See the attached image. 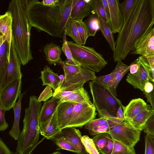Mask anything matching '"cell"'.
Returning a JSON list of instances; mask_svg holds the SVG:
<instances>
[{"mask_svg":"<svg viewBox=\"0 0 154 154\" xmlns=\"http://www.w3.org/2000/svg\"><path fill=\"white\" fill-rule=\"evenodd\" d=\"M67 42L73 59L80 66L98 72L108 64L103 55L94 48L79 45L72 41Z\"/></svg>","mask_w":154,"mask_h":154,"instance_id":"cell-6","label":"cell"},{"mask_svg":"<svg viewBox=\"0 0 154 154\" xmlns=\"http://www.w3.org/2000/svg\"><path fill=\"white\" fill-rule=\"evenodd\" d=\"M53 94L51 87L48 85L47 86L40 94L38 100L40 102L42 101L45 102L51 97H53Z\"/></svg>","mask_w":154,"mask_h":154,"instance_id":"cell-46","label":"cell"},{"mask_svg":"<svg viewBox=\"0 0 154 154\" xmlns=\"http://www.w3.org/2000/svg\"><path fill=\"white\" fill-rule=\"evenodd\" d=\"M91 0H78L73 6L70 18L75 21L82 20L91 13Z\"/></svg>","mask_w":154,"mask_h":154,"instance_id":"cell-19","label":"cell"},{"mask_svg":"<svg viewBox=\"0 0 154 154\" xmlns=\"http://www.w3.org/2000/svg\"><path fill=\"white\" fill-rule=\"evenodd\" d=\"M116 67L113 70L116 73L115 79L112 85L109 90L117 97L116 88L125 75L129 70V66L123 63L122 61L117 62Z\"/></svg>","mask_w":154,"mask_h":154,"instance_id":"cell-27","label":"cell"},{"mask_svg":"<svg viewBox=\"0 0 154 154\" xmlns=\"http://www.w3.org/2000/svg\"><path fill=\"white\" fill-rule=\"evenodd\" d=\"M85 83L77 84L69 86L56 93H53V97L61 100L70 96L73 93L83 88Z\"/></svg>","mask_w":154,"mask_h":154,"instance_id":"cell-31","label":"cell"},{"mask_svg":"<svg viewBox=\"0 0 154 154\" xmlns=\"http://www.w3.org/2000/svg\"><path fill=\"white\" fill-rule=\"evenodd\" d=\"M129 66L130 73L131 74L136 73L138 71L139 68L138 58L134 60Z\"/></svg>","mask_w":154,"mask_h":154,"instance_id":"cell-52","label":"cell"},{"mask_svg":"<svg viewBox=\"0 0 154 154\" xmlns=\"http://www.w3.org/2000/svg\"><path fill=\"white\" fill-rule=\"evenodd\" d=\"M102 1L106 14L109 25L110 21V13L108 3L107 0H102Z\"/></svg>","mask_w":154,"mask_h":154,"instance_id":"cell-54","label":"cell"},{"mask_svg":"<svg viewBox=\"0 0 154 154\" xmlns=\"http://www.w3.org/2000/svg\"><path fill=\"white\" fill-rule=\"evenodd\" d=\"M61 131L59 128L57 110L48 120L39 125L40 134L47 139L52 140Z\"/></svg>","mask_w":154,"mask_h":154,"instance_id":"cell-16","label":"cell"},{"mask_svg":"<svg viewBox=\"0 0 154 154\" xmlns=\"http://www.w3.org/2000/svg\"><path fill=\"white\" fill-rule=\"evenodd\" d=\"M61 101L55 97L45 102L42 106L39 116V124H41L48 120L56 111Z\"/></svg>","mask_w":154,"mask_h":154,"instance_id":"cell-22","label":"cell"},{"mask_svg":"<svg viewBox=\"0 0 154 154\" xmlns=\"http://www.w3.org/2000/svg\"><path fill=\"white\" fill-rule=\"evenodd\" d=\"M14 154H19L17 152H14ZM29 154H33V153H32V152H31Z\"/></svg>","mask_w":154,"mask_h":154,"instance_id":"cell-59","label":"cell"},{"mask_svg":"<svg viewBox=\"0 0 154 154\" xmlns=\"http://www.w3.org/2000/svg\"><path fill=\"white\" fill-rule=\"evenodd\" d=\"M110 136L108 133H103L93 137L92 139L98 151H99L107 144L108 137Z\"/></svg>","mask_w":154,"mask_h":154,"instance_id":"cell-37","label":"cell"},{"mask_svg":"<svg viewBox=\"0 0 154 154\" xmlns=\"http://www.w3.org/2000/svg\"><path fill=\"white\" fill-rule=\"evenodd\" d=\"M131 54H139L146 57L154 56V28L152 29L138 42Z\"/></svg>","mask_w":154,"mask_h":154,"instance_id":"cell-14","label":"cell"},{"mask_svg":"<svg viewBox=\"0 0 154 154\" xmlns=\"http://www.w3.org/2000/svg\"><path fill=\"white\" fill-rule=\"evenodd\" d=\"M92 14H96L102 19L104 22L109 26V22L102 0H91Z\"/></svg>","mask_w":154,"mask_h":154,"instance_id":"cell-34","label":"cell"},{"mask_svg":"<svg viewBox=\"0 0 154 154\" xmlns=\"http://www.w3.org/2000/svg\"><path fill=\"white\" fill-rule=\"evenodd\" d=\"M0 154H14L1 138L0 139Z\"/></svg>","mask_w":154,"mask_h":154,"instance_id":"cell-49","label":"cell"},{"mask_svg":"<svg viewBox=\"0 0 154 154\" xmlns=\"http://www.w3.org/2000/svg\"><path fill=\"white\" fill-rule=\"evenodd\" d=\"M74 106V103L69 101H61L58 105L57 109V117L60 129L66 127L72 112Z\"/></svg>","mask_w":154,"mask_h":154,"instance_id":"cell-18","label":"cell"},{"mask_svg":"<svg viewBox=\"0 0 154 154\" xmlns=\"http://www.w3.org/2000/svg\"><path fill=\"white\" fill-rule=\"evenodd\" d=\"M143 130L146 134L154 137V113L147 121Z\"/></svg>","mask_w":154,"mask_h":154,"instance_id":"cell-45","label":"cell"},{"mask_svg":"<svg viewBox=\"0 0 154 154\" xmlns=\"http://www.w3.org/2000/svg\"><path fill=\"white\" fill-rule=\"evenodd\" d=\"M11 47L6 39L0 35V79L2 77L9 61Z\"/></svg>","mask_w":154,"mask_h":154,"instance_id":"cell-23","label":"cell"},{"mask_svg":"<svg viewBox=\"0 0 154 154\" xmlns=\"http://www.w3.org/2000/svg\"><path fill=\"white\" fill-rule=\"evenodd\" d=\"M75 22L83 45H84L89 37L86 26L82 20L76 21Z\"/></svg>","mask_w":154,"mask_h":154,"instance_id":"cell-41","label":"cell"},{"mask_svg":"<svg viewBox=\"0 0 154 154\" xmlns=\"http://www.w3.org/2000/svg\"><path fill=\"white\" fill-rule=\"evenodd\" d=\"M61 102L69 101L79 103H87L94 105L90 100L87 91L83 88L69 97L60 100Z\"/></svg>","mask_w":154,"mask_h":154,"instance_id":"cell-28","label":"cell"},{"mask_svg":"<svg viewBox=\"0 0 154 154\" xmlns=\"http://www.w3.org/2000/svg\"><path fill=\"white\" fill-rule=\"evenodd\" d=\"M60 1L58 0H44L42 2L43 4L45 6L54 7L58 5Z\"/></svg>","mask_w":154,"mask_h":154,"instance_id":"cell-53","label":"cell"},{"mask_svg":"<svg viewBox=\"0 0 154 154\" xmlns=\"http://www.w3.org/2000/svg\"><path fill=\"white\" fill-rule=\"evenodd\" d=\"M94 105L74 103L72 112L66 127H82L95 118L97 114Z\"/></svg>","mask_w":154,"mask_h":154,"instance_id":"cell-9","label":"cell"},{"mask_svg":"<svg viewBox=\"0 0 154 154\" xmlns=\"http://www.w3.org/2000/svg\"><path fill=\"white\" fill-rule=\"evenodd\" d=\"M93 104L100 118L116 119L117 110L124 106L106 87L95 80L89 83Z\"/></svg>","mask_w":154,"mask_h":154,"instance_id":"cell-5","label":"cell"},{"mask_svg":"<svg viewBox=\"0 0 154 154\" xmlns=\"http://www.w3.org/2000/svg\"><path fill=\"white\" fill-rule=\"evenodd\" d=\"M82 136L79 130L74 127H66L52 139L65 140L73 145L77 150L78 154H88L81 140Z\"/></svg>","mask_w":154,"mask_h":154,"instance_id":"cell-13","label":"cell"},{"mask_svg":"<svg viewBox=\"0 0 154 154\" xmlns=\"http://www.w3.org/2000/svg\"><path fill=\"white\" fill-rule=\"evenodd\" d=\"M61 65L64 71V78L60 85L54 93L72 85L95 80L97 78L94 72L80 65L70 64L66 60L63 61Z\"/></svg>","mask_w":154,"mask_h":154,"instance_id":"cell-7","label":"cell"},{"mask_svg":"<svg viewBox=\"0 0 154 154\" xmlns=\"http://www.w3.org/2000/svg\"><path fill=\"white\" fill-rule=\"evenodd\" d=\"M21 79H17L8 85L0 92V106L6 111L15 106L21 93Z\"/></svg>","mask_w":154,"mask_h":154,"instance_id":"cell-12","label":"cell"},{"mask_svg":"<svg viewBox=\"0 0 154 154\" xmlns=\"http://www.w3.org/2000/svg\"><path fill=\"white\" fill-rule=\"evenodd\" d=\"M116 117L119 119H124L123 112L122 108L121 106L119 107L117 110Z\"/></svg>","mask_w":154,"mask_h":154,"instance_id":"cell-56","label":"cell"},{"mask_svg":"<svg viewBox=\"0 0 154 154\" xmlns=\"http://www.w3.org/2000/svg\"><path fill=\"white\" fill-rule=\"evenodd\" d=\"M42 106L37 97H30L29 106L25 110L23 129L17 140L16 152L19 154L32 152L38 143L39 118Z\"/></svg>","mask_w":154,"mask_h":154,"instance_id":"cell-4","label":"cell"},{"mask_svg":"<svg viewBox=\"0 0 154 154\" xmlns=\"http://www.w3.org/2000/svg\"><path fill=\"white\" fill-rule=\"evenodd\" d=\"M147 107L146 103L141 98L132 100L127 105L122 108L124 121L128 122L131 120Z\"/></svg>","mask_w":154,"mask_h":154,"instance_id":"cell-17","label":"cell"},{"mask_svg":"<svg viewBox=\"0 0 154 154\" xmlns=\"http://www.w3.org/2000/svg\"><path fill=\"white\" fill-rule=\"evenodd\" d=\"M154 88L153 83L149 81L146 82L144 88V92L147 93H149L152 92Z\"/></svg>","mask_w":154,"mask_h":154,"instance_id":"cell-55","label":"cell"},{"mask_svg":"<svg viewBox=\"0 0 154 154\" xmlns=\"http://www.w3.org/2000/svg\"><path fill=\"white\" fill-rule=\"evenodd\" d=\"M115 76V72L113 70L109 74L100 76L97 77L95 80L103 85L109 89L114 82Z\"/></svg>","mask_w":154,"mask_h":154,"instance_id":"cell-40","label":"cell"},{"mask_svg":"<svg viewBox=\"0 0 154 154\" xmlns=\"http://www.w3.org/2000/svg\"><path fill=\"white\" fill-rule=\"evenodd\" d=\"M117 125L116 124H105L97 126L89 130V132L91 135L94 136L103 133L109 134L111 129Z\"/></svg>","mask_w":154,"mask_h":154,"instance_id":"cell-42","label":"cell"},{"mask_svg":"<svg viewBox=\"0 0 154 154\" xmlns=\"http://www.w3.org/2000/svg\"><path fill=\"white\" fill-rule=\"evenodd\" d=\"M88 31L89 36H94L100 29V25L97 15L91 14L84 21Z\"/></svg>","mask_w":154,"mask_h":154,"instance_id":"cell-30","label":"cell"},{"mask_svg":"<svg viewBox=\"0 0 154 154\" xmlns=\"http://www.w3.org/2000/svg\"><path fill=\"white\" fill-rule=\"evenodd\" d=\"M64 78V75H59V85L58 87L62 83L63 79Z\"/></svg>","mask_w":154,"mask_h":154,"instance_id":"cell-57","label":"cell"},{"mask_svg":"<svg viewBox=\"0 0 154 154\" xmlns=\"http://www.w3.org/2000/svg\"><path fill=\"white\" fill-rule=\"evenodd\" d=\"M110 13L109 27L112 33H119L124 23L123 18L119 8V0H107Z\"/></svg>","mask_w":154,"mask_h":154,"instance_id":"cell-15","label":"cell"},{"mask_svg":"<svg viewBox=\"0 0 154 154\" xmlns=\"http://www.w3.org/2000/svg\"><path fill=\"white\" fill-rule=\"evenodd\" d=\"M78 0H62L57 6L44 5L38 0H25L26 13L30 24L38 32L63 38L70 20L72 8Z\"/></svg>","mask_w":154,"mask_h":154,"instance_id":"cell-2","label":"cell"},{"mask_svg":"<svg viewBox=\"0 0 154 154\" xmlns=\"http://www.w3.org/2000/svg\"><path fill=\"white\" fill-rule=\"evenodd\" d=\"M25 0H12L8 10L12 14L13 43L22 64L25 65L33 59L30 48V37L32 27L26 13Z\"/></svg>","mask_w":154,"mask_h":154,"instance_id":"cell-3","label":"cell"},{"mask_svg":"<svg viewBox=\"0 0 154 154\" xmlns=\"http://www.w3.org/2000/svg\"><path fill=\"white\" fill-rule=\"evenodd\" d=\"M143 94L147 99V102L150 103L152 109L154 111V88L151 92L148 93L144 92Z\"/></svg>","mask_w":154,"mask_h":154,"instance_id":"cell-50","label":"cell"},{"mask_svg":"<svg viewBox=\"0 0 154 154\" xmlns=\"http://www.w3.org/2000/svg\"><path fill=\"white\" fill-rule=\"evenodd\" d=\"M144 154H154V137L146 134L145 136Z\"/></svg>","mask_w":154,"mask_h":154,"instance_id":"cell-43","label":"cell"},{"mask_svg":"<svg viewBox=\"0 0 154 154\" xmlns=\"http://www.w3.org/2000/svg\"><path fill=\"white\" fill-rule=\"evenodd\" d=\"M154 25V0H136L118 33L113 58L115 62L124 60L133 51L138 42Z\"/></svg>","mask_w":154,"mask_h":154,"instance_id":"cell-1","label":"cell"},{"mask_svg":"<svg viewBox=\"0 0 154 154\" xmlns=\"http://www.w3.org/2000/svg\"><path fill=\"white\" fill-rule=\"evenodd\" d=\"M24 93L20 94L17 102L13 107L14 121L11 129L9 132V135L15 140H17L21 132L19 123L21 110V103Z\"/></svg>","mask_w":154,"mask_h":154,"instance_id":"cell-24","label":"cell"},{"mask_svg":"<svg viewBox=\"0 0 154 154\" xmlns=\"http://www.w3.org/2000/svg\"><path fill=\"white\" fill-rule=\"evenodd\" d=\"M114 140L113 148L111 154H136L134 148L129 147L117 141Z\"/></svg>","mask_w":154,"mask_h":154,"instance_id":"cell-35","label":"cell"},{"mask_svg":"<svg viewBox=\"0 0 154 154\" xmlns=\"http://www.w3.org/2000/svg\"><path fill=\"white\" fill-rule=\"evenodd\" d=\"M63 38V42L61 49L62 51H63L67 58L66 60L70 64L76 66L80 65L72 57V53L68 45L66 39V30L65 32L64 36Z\"/></svg>","mask_w":154,"mask_h":154,"instance_id":"cell-39","label":"cell"},{"mask_svg":"<svg viewBox=\"0 0 154 154\" xmlns=\"http://www.w3.org/2000/svg\"><path fill=\"white\" fill-rule=\"evenodd\" d=\"M136 0H125L120 3L119 8L123 18L124 22L128 17Z\"/></svg>","mask_w":154,"mask_h":154,"instance_id":"cell-36","label":"cell"},{"mask_svg":"<svg viewBox=\"0 0 154 154\" xmlns=\"http://www.w3.org/2000/svg\"><path fill=\"white\" fill-rule=\"evenodd\" d=\"M99 21L100 29L108 42L112 51L114 52L116 46L113 33L107 25L104 22L100 17L97 15Z\"/></svg>","mask_w":154,"mask_h":154,"instance_id":"cell-29","label":"cell"},{"mask_svg":"<svg viewBox=\"0 0 154 154\" xmlns=\"http://www.w3.org/2000/svg\"><path fill=\"white\" fill-rule=\"evenodd\" d=\"M141 132L124 121L112 128L109 134L114 140L129 147L134 148L140 140Z\"/></svg>","mask_w":154,"mask_h":154,"instance_id":"cell-8","label":"cell"},{"mask_svg":"<svg viewBox=\"0 0 154 154\" xmlns=\"http://www.w3.org/2000/svg\"><path fill=\"white\" fill-rule=\"evenodd\" d=\"M81 140L88 154H100L92 139L87 135H83Z\"/></svg>","mask_w":154,"mask_h":154,"instance_id":"cell-38","label":"cell"},{"mask_svg":"<svg viewBox=\"0 0 154 154\" xmlns=\"http://www.w3.org/2000/svg\"><path fill=\"white\" fill-rule=\"evenodd\" d=\"M124 121V119H109L104 118H100L90 121L85 125V128L88 130H90L97 126L105 124H118L122 123Z\"/></svg>","mask_w":154,"mask_h":154,"instance_id":"cell-32","label":"cell"},{"mask_svg":"<svg viewBox=\"0 0 154 154\" xmlns=\"http://www.w3.org/2000/svg\"><path fill=\"white\" fill-rule=\"evenodd\" d=\"M6 111L0 106V131H4L8 127V125L5 121V114Z\"/></svg>","mask_w":154,"mask_h":154,"instance_id":"cell-48","label":"cell"},{"mask_svg":"<svg viewBox=\"0 0 154 154\" xmlns=\"http://www.w3.org/2000/svg\"><path fill=\"white\" fill-rule=\"evenodd\" d=\"M66 35L71 37L76 44L83 45L75 21L70 19L66 29Z\"/></svg>","mask_w":154,"mask_h":154,"instance_id":"cell-33","label":"cell"},{"mask_svg":"<svg viewBox=\"0 0 154 154\" xmlns=\"http://www.w3.org/2000/svg\"><path fill=\"white\" fill-rule=\"evenodd\" d=\"M58 148L57 149H64L68 150L78 154V152L76 148L69 142L63 140H54Z\"/></svg>","mask_w":154,"mask_h":154,"instance_id":"cell-44","label":"cell"},{"mask_svg":"<svg viewBox=\"0 0 154 154\" xmlns=\"http://www.w3.org/2000/svg\"><path fill=\"white\" fill-rule=\"evenodd\" d=\"M40 78L42 82V86L48 85L56 91L59 85V75L55 73L50 68L46 66L41 72Z\"/></svg>","mask_w":154,"mask_h":154,"instance_id":"cell-25","label":"cell"},{"mask_svg":"<svg viewBox=\"0 0 154 154\" xmlns=\"http://www.w3.org/2000/svg\"><path fill=\"white\" fill-rule=\"evenodd\" d=\"M114 144V140L111 136L108 137L107 144L99 151L102 154H111Z\"/></svg>","mask_w":154,"mask_h":154,"instance_id":"cell-47","label":"cell"},{"mask_svg":"<svg viewBox=\"0 0 154 154\" xmlns=\"http://www.w3.org/2000/svg\"><path fill=\"white\" fill-rule=\"evenodd\" d=\"M139 68L137 72L134 74L128 73L126 81L135 88L143 91L146 83L149 82H152L150 69L145 57L140 56L138 58Z\"/></svg>","mask_w":154,"mask_h":154,"instance_id":"cell-11","label":"cell"},{"mask_svg":"<svg viewBox=\"0 0 154 154\" xmlns=\"http://www.w3.org/2000/svg\"><path fill=\"white\" fill-rule=\"evenodd\" d=\"M12 21V15L10 11L8 10L5 14L0 16V34L6 39L10 47L13 39Z\"/></svg>","mask_w":154,"mask_h":154,"instance_id":"cell-21","label":"cell"},{"mask_svg":"<svg viewBox=\"0 0 154 154\" xmlns=\"http://www.w3.org/2000/svg\"><path fill=\"white\" fill-rule=\"evenodd\" d=\"M51 154H63L59 151H56L53 152Z\"/></svg>","mask_w":154,"mask_h":154,"instance_id":"cell-58","label":"cell"},{"mask_svg":"<svg viewBox=\"0 0 154 154\" xmlns=\"http://www.w3.org/2000/svg\"><path fill=\"white\" fill-rule=\"evenodd\" d=\"M43 52L48 63L51 65L61 64L63 61L61 58L62 50L60 47L53 42L46 44L43 47Z\"/></svg>","mask_w":154,"mask_h":154,"instance_id":"cell-20","label":"cell"},{"mask_svg":"<svg viewBox=\"0 0 154 154\" xmlns=\"http://www.w3.org/2000/svg\"><path fill=\"white\" fill-rule=\"evenodd\" d=\"M150 69L151 76L154 85V56L146 57Z\"/></svg>","mask_w":154,"mask_h":154,"instance_id":"cell-51","label":"cell"},{"mask_svg":"<svg viewBox=\"0 0 154 154\" xmlns=\"http://www.w3.org/2000/svg\"><path fill=\"white\" fill-rule=\"evenodd\" d=\"M21 64L13 39L11 45L9 61L2 77L0 79V91L14 80L21 79L23 75L21 71Z\"/></svg>","mask_w":154,"mask_h":154,"instance_id":"cell-10","label":"cell"},{"mask_svg":"<svg viewBox=\"0 0 154 154\" xmlns=\"http://www.w3.org/2000/svg\"><path fill=\"white\" fill-rule=\"evenodd\" d=\"M153 28H154V27Z\"/></svg>","mask_w":154,"mask_h":154,"instance_id":"cell-60","label":"cell"},{"mask_svg":"<svg viewBox=\"0 0 154 154\" xmlns=\"http://www.w3.org/2000/svg\"><path fill=\"white\" fill-rule=\"evenodd\" d=\"M154 113V111L152 109H149L147 107L141 111L131 120L126 122L132 128L141 131L143 130L144 125L148 119Z\"/></svg>","mask_w":154,"mask_h":154,"instance_id":"cell-26","label":"cell"}]
</instances>
